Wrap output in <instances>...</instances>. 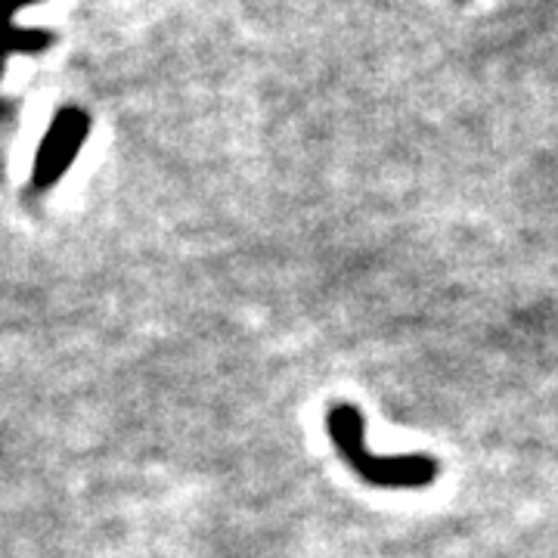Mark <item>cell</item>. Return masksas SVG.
I'll list each match as a JSON object with an SVG mask.
<instances>
[{
    "label": "cell",
    "mask_w": 558,
    "mask_h": 558,
    "mask_svg": "<svg viewBox=\"0 0 558 558\" xmlns=\"http://www.w3.org/2000/svg\"><path fill=\"white\" fill-rule=\"evenodd\" d=\"M326 432L332 447L339 450L344 465L366 481L369 487L379 490H425L440 475L438 459L428 453H398V457H381L373 453L366 444V418L354 403H332L326 410Z\"/></svg>",
    "instance_id": "6da1fadb"
},
{
    "label": "cell",
    "mask_w": 558,
    "mask_h": 558,
    "mask_svg": "<svg viewBox=\"0 0 558 558\" xmlns=\"http://www.w3.org/2000/svg\"><path fill=\"white\" fill-rule=\"evenodd\" d=\"M87 131H90V119L81 109H60V116L53 119L35 156L32 183H28L32 193H47L72 168V161L87 140Z\"/></svg>",
    "instance_id": "7a4b0ae2"
}]
</instances>
